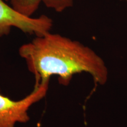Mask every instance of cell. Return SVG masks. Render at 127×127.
<instances>
[{
  "label": "cell",
  "instance_id": "1",
  "mask_svg": "<svg viewBox=\"0 0 127 127\" xmlns=\"http://www.w3.org/2000/svg\"><path fill=\"white\" fill-rule=\"evenodd\" d=\"M18 52L34 75V87L49 84L52 75L58 76L61 85L68 86L74 75L82 72L90 74L99 85L108 81V70L102 58L79 41L60 34L50 32L36 36L21 46Z\"/></svg>",
  "mask_w": 127,
  "mask_h": 127
},
{
  "label": "cell",
  "instance_id": "3",
  "mask_svg": "<svg viewBox=\"0 0 127 127\" xmlns=\"http://www.w3.org/2000/svg\"><path fill=\"white\" fill-rule=\"evenodd\" d=\"M48 85L40 84L38 87H34L30 94L18 101L10 99L0 92V127H15L16 124L29 121L30 108L45 97Z\"/></svg>",
  "mask_w": 127,
  "mask_h": 127
},
{
  "label": "cell",
  "instance_id": "2",
  "mask_svg": "<svg viewBox=\"0 0 127 127\" xmlns=\"http://www.w3.org/2000/svg\"><path fill=\"white\" fill-rule=\"evenodd\" d=\"M52 25L53 21L47 16L27 17L16 11L5 1L0 0V38L8 35L13 27L25 34L41 36L50 32Z\"/></svg>",
  "mask_w": 127,
  "mask_h": 127
},
{
  "label": "cell",
  "instance_id": "4",
  "mask_svg": "<svg viewBox=\"0 0 127 127\" xmlns=\"http://www.w3.org/2000/svg\"><path fill=\"white\" fill-rule=\"evenodd\" d=\"M11 5L16 11L27 17H32L42 2L46 7L61 12L72 7L74 0H10Z\"/></svg>",
  "mask_w": 127,
  "mask_h": 127
},
{
  "label": "cell",
  "instance_id": "5",
  "mask_svg": "<svg viewBox=\"0 0 127 127\" xmlns=\"http://www.w3.org/2000/svg\"><path fill=\"white\" fill-rule=\"evenodd\" d=\"M4 1H10V0H4Z\"/></svg>",
  "mask_w": 127,
  "mask_h": 127
}]
</instances>
